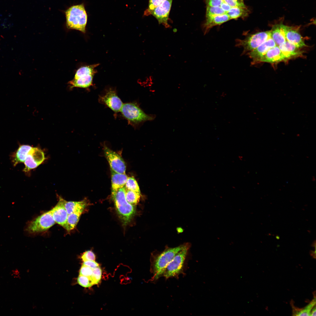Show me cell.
Returning <instances> with one entry per match:
<instances>
[{"label":"cell","instance_id":"1","mask_svg":"<svg viewBox=\"0 0 316 316\" xmlns=\"http://www.w3.org/2000/svg\"><path fill=\"white\" fill-rule=\"evenodd\" d=\"M187 244L174 248H166L161 253L152 257L151 261L150 270L153 274V279H157L163 275L169 263Z\"/></svg>","mask_w":316,"mask_h":316},{"label":"cell","instance_id":"2","mask_svg":"<svg viewBox=\"0 0 316 316\" xmlns=\"http://www.w3.org/2000/svg\"><path fill=\"white\" fill-rule=\"evenodd\" d=\"M65 14L68 28L85 33L87 15L83 4L71 6L66 11Z\"/></svg>","mask_w":316,"mask_h":316},{"label":"cell","instance_id":"3","mask_svg":"<svg viewBox=\"0 0 316 316\" xmlns=\"http://www.w3.org/2000/svg\"><path fill=\"white\" fill-rule=\"evenodd\" d=\"M125 192L126 188L124 186L111 195L117 213L124 225L131 221L136 213L135 206L131 205L126 201Z\"/></svg>","mask_w":316,"mask_h":316},{"label":"cell","instance_id":"4","mask_svg":"<svg viewBox=\"0 0 316 316\" xmlns=\"http://www.w3.org/2000/svg\"><path fill=\"white\" fill-rule=\"evenodd\" d=\"M120 112L129 123L134 126H138L147 121L153 120L155 118L154 115L146 114L136 103L123 104Z\"/></svg>","mask_w":316,"mask_h":316},{"label":"cell","instance_id":"5","mask_svg":"<svg viewBox=\"0 0 316 316\" xmlns=\"http://www.w3.org/2000/svg\"><path fill=\"white\" fill-rule=\"evenodd\" d=\"M55 223L51 210L28 222L25 231L29 234L42 232L49 229Z\"/></svg>","mask_w":316,"mask_h":316},{"label":"cell","instance_id":"6","mask_svg":"<svg viewBox=\"0 0 316 316\" xmlns=\"http://www.w3.org/2000/svg\"><path fill=\"white\" fill-rule=\"evenodd\" d=\"M271 37V30L257 32L244 40H237L236 44L243 48V54H244L253 50Z\"/></svg>","mask_w":316,"mask_h":316},{"label":"cell","instance_id":"7","mask_svg":"<svg viewBox=\"0 0 316 316\" xmlns=\"http://www.w3.org/2000/svg\"><path fill=\"white\" fill-rule=\"evenodd\" d=\"M189 247L190 245L187 243L168 264L162 275L166 279L177 276L182 272Z\"/></svg>","mask_w":316,"mask_h":316},{"label":"cell","instance_id":"8","mask_svg":"<svg viewBox=\"0 0 316 316\" xmlns=\"http://www.w3.org/2000/svg\"><path fill=\"white\" fill-rule=\"evenodd\" d=\"M104 152L110 167L114 171L120 174H126V166L122 158L115 152L105 146Z\"/></svg>","mask_w":316,"mask_h":316},{"label":"cell","instance_id":"9","mask_svg":"<svg viewBox=\"0 0 316 316\" xmlns=\"http://www.w3.org/2000/svg\"><path fill=\"white\" fill-rule=\"evenodd\" d=\"M45 159L44 154L42 150L37 147H33L24 162L25 166L23 171L28 173L38 167Z\"/></svg>","mask_w":316,"mask_h":316},{"label":"cell","instance_id":"10","mask_svg":"<svg viewBox=\"0 0 316 316\" xmlns=\"http://www.w3.org/2000/svg\"><path fill=\"white\" fill-rule=\"evenodd\" d=\"M173 0H165L154 8L150 12L157 20L159 24H162L166 28L170 27L168 23L169 15Z\"/></svg>","mask_w":316,"mask_h":316},{"label":"cell","instance_id":"11","mask_svg":"<svg viewBox=\"0 0 316 316\" xmlns=\"http://www.w3.org/2000/svg\"><path fill=\"white\" fill-rule=\"evenodd\" d=\"M99 99L101 102L115 113L120 111L123 104L116 92L112 89L108 90L104 95L100 96Z\"/></svg>","mask_w":316,"mask_h":316},{"label":"cell","instance_id":"12","mask_svg":"<svg viewBox=\"0 0 316 316\" xmlns=\"http://www.w3.org/2000/svg\"><path fill=\"white\" fill-rule=\"evenodd\" d=\"M276 45L275 43L271 37L253 50L248 52V55L252 60V64L257 63L259 60L270 49Z\"/></svg>","mask_w":316,"mask_h":316},{"label":"cell","instance_id":"13","mask_svg":"<svg viewBox=\"0 0 316 316\" xmlns=\"http://www.w3.org/2000/svg\"><path fill=\"white\" fill-rule=\"evenodd\" d=\"M64 200L60 196L58 202L51 209L52 215L55 222L64 228L66 224L68 214L64 206Z\"/></svg>","mask_w":316,"mask_h":316},{"label":"cell","instance_id":"14","mask_svg":"<svg viewBox=\"0 0 316 316\" xmlns=\"http://www.w3.org/2000/svg\"><path fill=\"white\" fill-rule=\"evenodd\" d=\"M297 27L286 25V40L301 48L307 46L299 31Z\"/></svg>","mask_w":316,"mask_h":316},{"label":"cell","instance_id":"15","mask_svg":"<svg viewBox=\"0 0 316 316\" xmlns=\"http://www.w3.org/2000/svg\"><path fill=\"white\" fill-rule=\"evenodd\" d=\"M286 60L279 46L276 45L270 49L259 60L258 63L266 62L274 63Z\"/></svg>","mask_w":316,"mask_h":316},{"label":"cell","instance_id":"16","mask_svg":"<svg viewBox=\"0 0 316 316\" xmlns=\"http://www.w3.org/2000/svg\"><path fill=\"white\" fill-rule=\"evenodd\" d=\"M279 47L286 60L302 56L303 52L300 48L286 40Z\"/></svg>","mask_w":316,"mask_h":316},{"label":"cell","instance_id":"17","mask_svg":"<svg viewBox=\"0 0 316 316\" xmlns=\"http://www.w3.org/2000/svg\"><path fill=\"white\" fill-rule=\"evenodd\" d=\"M286 25L281 23L274 25L271 30V37L279 46L286 41Z\"/></svg>","mask_w":316,"mask_h":316},{"label":"cell","instance_id":"18","mask_svg":"<svg viewBox=\"0 0 316 316\" xmlns=\"http://www.w3.org/2000/svg\"><path fill=\"white\" fill-rule=\"evenodd\" d=\"M33 147L27 145H20L17 150L12 154V161L14 166L23 163Z\"/></svg>","mask_w":316,"mask_h":316},{"label":"cell","instance_id":"19","mask_svg":"<svg viewBox=\"0 0 316 316\" xmlns=\"http://www.w3.org/2000/svg\"><path fill=\"white\" fill-rule=\"evenodd\" d=\"M111 195H114L125 186L128 177L126 174L116 173L111 169Z\"/></svg>","mask_w":316,"mask_h":316},{"label":"cell","instance_id":"20","mask_svg":"<svg viewBox=\"0 0 316 316\" xmlns=\"http://www.w3.org/2000/svg\"><path fill=\"white\" fill-rule=\"evenodd\" d=\"M94 75L85 74L81 75L75 78H73L68 83L70 88L77 87L86 88L92 85Z\"/></svg>","mask_w":316,"mask_h":316},{"label":"cell","instance_id":"21","mask_svg":"<svg viewBox=\"0 0 316 316\" xmlns=\"http://www.w3.org/2000/svg\"><path fill=\"white\" fill-rule=\"evenodd\" d=\"M230 19L229 16L226 13L206 18V21L203 26L204 33L206 34L212 27L220 25Z\"/></svg>","mask_w":316,"mask_h":316},{"label":"cell","instance_id":"22","mask_svg":"<svg viewBox=\"0 0 316 316\" xmlns=\"http://www.w3.org/2000/svg\"><path fill=\"white\" fill-rule=\"evenodd\" d=\"M64 204L68 214L74 212H83L87 205L85 200L79 201H67L64 200Z\"/></svg>","mask_w":316,"mask_h":316},{"label":"cell","instance_id":"23","mask_svg":"<svg viewBox=\"0 0 316 316\" xmlns=\"http://www.w3.org/2000/svg\"><path fill=\"white\" fill-rule=\"evenodd\" d=\"M82 213L74 212L68 214L64 228L68 231L73 229L78 222Z\"/></svg>","mask_w":316,"mask_h":316},{"label":"cell","instance_id":"24","mask_svg":"<svg viewBox=\"0 0 316 316\" xmlns=\"http://www.w3.org/2000/svg\"><path fill=\"white\" fill-rule=\"evenodd\" d=\"M316 303L315 296L312 301L305 307L302 309H298L292 306L293 315L310 316L311 310Z\"/></svg>","mask_w":316,"mask_h":316},{"label":"cell","instance_id":"25","mask_svg":"<svg viewBox=\"0 0 316 316\" xmlns=\"http://www.w3.org/2000/svg\"><path fill=\"white\" fill-rule=\"evenodd\" d=\"M248 10L246 8L239 7H232L226 13L230 19H236L242 17L247 16L248 13Z\"/></svg>","mask_w":316,"mask_h":316},{"label":"cell","instance_id":"26","mask_svg":"<svg viewBox=\"0 0 316 316\" xmlns=\"http://www.w3.org/2000/svg\"><path fill=\"white\" fill-rule=\"evenodd\" d=\"M140 195L126 189L125 197L126 201L131 205L135 206L139 202Z\"/></svg>","mask_w":316,"mask_h":316},{"label":"cell","instance_id":"27","mask_svg":"<svg viewBox=\"0 0 316 316\" xmlns=\"http://www.w3.org/2000/svg\"><path fill=\"white\" fill-rule=\"evenodd\" d=\"M124 187L126 189L134 191L140 195V191L138 183L133 177H128Z\"/></svg>","mask_w":316,"mask_h":316},{"label":"cell","instance_id":"28","mask_svg":"<svg viewBox=\"0 0 316 316\" xmlns=\"http://www.w3.org/2000/svg\"><path fill=\"white\" fill-rule=\"evenodd\" d=\"M226 14V12L220 6H207L206 18Z\"/></svg>","mask_w":316,"mask_h":316},{"label":"cell","instance_id":"29","mask_svg":"<svg viewBox=\"0 0 316 316\" xmlns=\"http://www.w3.org/2000/svg\"><path fill=\"white\" fill-rule=\"evenodd\" d=\"M102 270L98 266L93 269L92 274L90 277L93 285L98 284L101 280Z\"/></svg>","mask_w":316,"mask_h":316},{"label":"cell","instance_id":"30","mask_svg":"<svg viewBox=\"0 0 316 316\" xmlns=\"http://www.w3.org/2000/svg\"><path fill=\"white\" fill-rule=\"evenodd\" d=\"M165 0H149L148 7L144 12L145 16L150 15L151 11L155 7L159 5Z\"/></svg>","mask_w":316,"mask_h":316},{"label":"cell","instance_id":"31","mask_svg":"<svg viewBox=\"0 0 316 316\" xmlns=\"http://www.w3.org/2000/svg\"><path fill=\"white\" fill-rule=\"evenodd\" d=\"M78 283L85 288H89L93 285L90 277L79 275L77 279Z\"/></svg>","mask_w":316,"mask_h":316},{"label":"cell","instance_id":"32","mask_svg":"<svg viewBox=\"0 0 316 316\" xmlns=\"http://www.w3.org/2000/svg\"><path fill=\"white\" fill-rule=\"evenodd\" d=\"M224 2L229 5L231 8L239 7L246 8L243 0H223Z\"/></svg>","mask_w":316,"mask_h":316},{"label":"cell","instance_id":"33","mask_svg":"<svg viewBox=\"0 0 316 316\" xmlns=\"http://www.w3.org/2000/svg\"><path fill=\"white\" fill-rule=\"evenodd\" d=\"M93 269L87 266L83 265L80 270L79 275L90 277L92 274Z\"/></svg>","mask_w":316,"mask_h":316},{"label":"cell","instance_id":"34","mask_svg":"<svg viewBox=\"0 0 316 316\" xmlns=\"http://www.w3.org/2000/svg\"><path fill=\"white\" fill-rule=\"evenodd\" d=\"M95 256L92 251L88 250L85 251L82 255L81 258L83 262L87 261H95Z\"/></svg>","mask_w":316,"mask_h":316},{"label":"cell","instance_id":"35","mask_svg":"<svg viewBox=\"0 0 316 316\" xmlns=\"http://www.w3.org/2000/svg\"><path fill=\"white\" fill-rule=\"evenodd\" d=\"M207 6H220L223 2V0H205Z\"/></svg>","mask_w":316,"mask_h":316},{"label":"cell","instance_id":"36","mask_svg":"<svg viewBox=\"0 0 316 316\" xmlns=\"http://www.w3.org/2000/svg\"><path fill=\"white\" fill-rule=\"evenodd\" d=\"M83 265L87 266L92 269L99 266V264L95 261H87L83 262Z\"/></svg>","mask_w":316,"mask_h":316},{"label":"cell","instance_id":"37","mask_svg":"<svg viewBox=\"0 0 316 316\" xmlns=\"http://www.w3.org/2000/svg\"><path fill=\"white\" fill-rule=\"evenodd\" d=\"M220 7L226 12V13L231 8L229 5L224 2V1L222 3Z\"/></svg>","mask_w":316,"mask_h":316},{"label":"cell","instance_id":"38","mask_svg":"<svg viewBox=\"0 0 316 316\" xmlns=\"http://www.w3.org/2000/svg\"><path fill=\"white\" fill-rule=\"evenodd\" d=\"M316 315V307L315 306L314 308L311 310V312L310 316H315Z\"/></svg>","mask_w":316,"mask_h":316}]
</instances>
